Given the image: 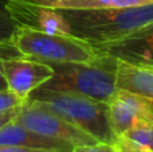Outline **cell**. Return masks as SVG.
I'll return each instance as SVG.
<instances>
[{
    "mask_svg": "<svg viewBox=\"0 0 153 152\" xmlns=\"http://www.w3.org/2000/svg\"><path fill=\"white\" fill-rule=\"evenodd\" d=\"M116 85L117 89L153 98V69L116 59Z\"/></svg>",
    "mask_w": 153,
    "mask_h": 152,
    "instance_id": "11",
    "label": "cell"
},
{
    "mask_svg": "<svg viewBox=\"0 0 153 152\" xmlns=\"http://www.w3.org/2000/svg\"><path fill=\"white\" fill-rule=\"evenodd\" d=\"M73 152H117L114 144H106V143H98L93 145H79L74 147Z\"/></svg>",
    "mask_w": 153,
    "mask_h": 152,
    "instance_id": "17",
    "label": "cell"
},
{
    "mask_svg": "<svg viewBox=\"0 0 153 152\" xmlns=\"http://www.w3.org/2000/svg\"><path fill=\"white\" fill-rule=\"evenodd\" d=\"M114 147H116L117 152H141L136 147H133L132 144H129V143H128L126 140H124L122 137H118V140L114 143Z\"/></svg>",
    "mask_w": 153,
    "mask_h": 152,
    "instance_id": "20",
    "label": "cell"
},
{
    "mask_svg": "<svg viewBox=\"0 0 153 152\" xmlns=\"http://www.w3.org/2000/svg\"><path fill=\"white\" fill-rule=\"evenodd\" d=\"M54 75L40 88L106 102L117 92L116 59L100 57L89 63H50Z\"/></svg>",
    "mask_w": 153,
    "mask_h": 152,
    "instance_id": "3",
    "label": "cell"
},
{
    "mask_svg": "<svg viewBox=\"0 0 153 152\" xmlns=\"http://www.w3.org/2000/svg\"><path fill=\"white\" fill-rule=\"evenodd\" d=\"M0 145H13L58 152H73L74 150V145L39 135L16 123L15 120L0 128Z\"/></svg>",
    "mask_w": 153,
    "mask_h": 152,
    "instance_id": "10",
    "label": "cell"
},
{
    "mask_svg": "<svg viewBox=\"0 0 153 152\" xmlns=\"http://www.w3.org/2000/svg\"><path fill=\"white\" fill-rule=\"evenodd\" d=\"M11 43L20 55L46 63H89L100 59L90 43L74 35L47 34L18 26Z\"/></svg>",
    "mask_w": 153,
    "mask_h": 152,
    "instance_id": "4",
    "label": "cell"
},
{
    "mask_svg": "<svg viewBox=\"0 0 153 152\" xmlns=\"http://www.w3.org/2000/svg\"><path fill=\"white\" fill-rule=\"evenodd\" d=\"M148 101H149V104H151V107H152V109H153V98H148Z\"/></svg>",
    "mask_w": 153,
    "mask_h": 152,
    "instance_id": "21",
    "label": "cell"
},
{
    "mask_svg": "<svg viewBox=\"0 0 153 152\" xmlns=\"http://www.w3.org/2000/svg\"><path fill=\"white\" fill-rule=\"evenodd\" d=\"M8 1L10 0H0V43L11 42L13 32L18 28V24L7 8Z\"/></svg>",
    "mask_w": 153,
    "mask_h": 152,
    "instance_id": "14",
    "label": "cell"
},
{
    "mask_svg": "<svg viewBox=\"0 0 153 152\" xmlns=\"http://www.w3.org/2000/svg\"><path fill=\"white\" fill-rule=\"evenodd\" d=\"M0 152H58L50 150H35L26 147H13V145H0Z\"/></svg>",
    "mask_w": 153,
    "mask_h": 152,
    "instance_id": "19",
    "label": "cell"
},
{
    "mask_svg": "<svg viewBox=\"0 0 153 152\" xmlns=\"http://www.w3.org/2000/svg\"><path fill=\"white\" fill-rule=\"evenodd\" d=\"M43 5L56 10H102L122 8L153 3V0H35Z\"/></svg>",
    "mask_w": 153,
    "mask_h": 152,
    "instance_id": "12",
    "label": "cell"
},
{
    "mask_svg": "<svg viewBox=\"0 0 153 152\" xmlns=\"http://www.w3.org/2000/svg\"><path fill=\"white\" fill-rule=\"evenodd\" d=\"M120 137L141 152H153V121L134 127Z\"/></svg>",
    "mask_w": 153,
    "mask_h": 152,
    "instance_id": "13",
    "label": "cell"
},
{
    "mask_svg": "<svg viewBox=\"0 0 153 152\" xmlns=\"http://www.w3.org/2000/svg\"><path fill=\"white\" fill-rule=\"evenodd\" d=\"M27 101L59 115L69 123L91 135L100 143L114 144L118 140L110 127L106 102L43 88L32 92Z\"/></svg>",
    "mask_w": 153,
    "mask_h": 152,
    "instance_id": "2",
    "label": "cell"
},
{
    "mask_svg": "<svg viewBox=\"0 0 153 152\" xmlns=\"http://www.w3.org/2000/svg\"><path fill=\"white\" fill-rule=\"evenodd\" d=\"M19 108H13V109H8V110H4V112H0V128L4 127L5 124L15 120L16 115H18V112H19Z\"/></svg>",
    "mask_w": 153,
    "mask_h": 152,
    "instance_id": "18",
    "label": "cell"
},
{
    "mask_svg": "<svg viewBox=\"0 0 153 152\" xmlns=\"http://www.w3.org/2000/svg\"><path fill=\"white\" fill-rule=\"evenodd\" d=\"M1 66L8 90L24 102L32 92L43 86L54 75V67L50 63L23 55L4 58Z\"/></svg>",
    "mask_w": 153,
    "mask_h": 152,
    "instance_id": "6",
    "label": "cell"
},
{
    "mask_svg": "<svg viewBox=\"0 0 153 152\" xmlns=\"http://www.w3.org/2000/svg\"><path fill=\"white\" fill-rule=\"evenodd\" d=\"M67 19L71 35L93 47L111 43L153 23V3L102 10H59Z\"/></svg>",
    "mask_w": 153,
    "mask_h": 152,
    "instance_id": "1",
    "label": "cell"
},
{
    "mask_svg": "<svg viewBox=\"0 0 153 152\" xmlns=\"http://www.w3.org/2000/svg\"><path fill=\"white\" fill-rule=\"evenodd\" d=\"M15 55H20L18 50L13 47V45L11 42L7 43H0V90H7V82H5L4 74H3V59L8 58V57H15Z\"/></svg>",
    "mask_w": 153,
    "mask_h": 152,
    "instance_id": "15",
    "label": "cell"
},
{
    "mask_svg": "<svg viewBox=\"0 0 153 152\" xmlns=\"http://www.w3.org/2000/svg\"><path fill=\"white\" fill-rule=\"evenodd\" d=\"M108 109L110 127L117 137L134 127L153 121V109L148 98L122 89H117L108 102Z\"/></svg>",
    "mask_w": 153,
    "mask_h": 152,
    "instance_id": "8",
    "label": "cell"
},
{
    "mask_svg": "<svg viewBox=\"0 0 153 152\" xmlns=\"http://www.w3.org/2000/svg\"><path fill=\"white\" fill-rule=\"evenodd\" d=\"M7 8L18 26L30 27L47 34L71 35L69 22L56 8L43 5L35 0H10Z\"/></svg>",
    "mask_w": 153,
    "mask_h": 152,
    "instance_id": "7",
    "label": "cell"
},
{
    "mask_svg": "<svg viewBox=\"0 0 153 152\" xmlns=\"http://www.w3.org/2000/svg\"><path fill=\"white\" fill-rule=\"evenodd\" d=\"M100 57H110L134 66L153 69V23L129 37L94 47Z\"/></svg>",
    "mask_w": 153,
    "mask_h": 152,
    "instance_id": "9",
    "label": "cell"
},
{
    "mask_svg": "<svg viewBox=\"0 0 153 152\" xmlns=\"http://www.w3.org/2000/svg\"><path fill=\"white\" fill-rule=\"evenodd\" d=\"M24 104L19 97H16L11 90H0V112H4L8 109L19 108Z\"/></svg>",
    "mask_w": 153,
    "mask_h": 152,
    "instance_id": "16",
    "label": "cell"
},
{
    "mask_svg": "<svg viewBox=\"0 0 153 152\" xmlns=\"http://www.w3.org/2000/svg\"><path fill=\"white\" fill-rule=\"evenodd\" d=\"M15 121L39 135L69 143L74 147L100 143L91 135L69 123L59 115L30 101H26L19 108Z\"/></svg>",
    "mask_w": 153,
    "mask_h": 152,
    "instance_id": "5",
    "label": "cell"
}]
</instances>
